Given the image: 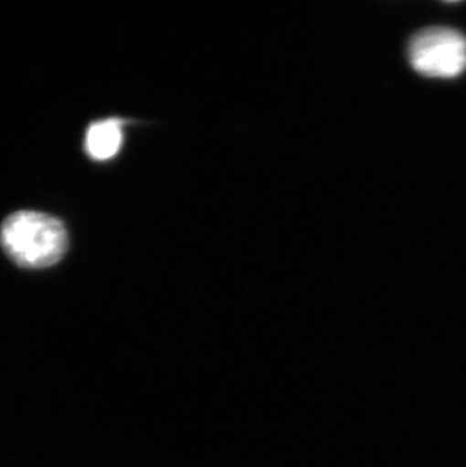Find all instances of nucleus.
I'll return each mask as SVG.
<instances>
[{
	"label": "nucleus",
	"mask_w": 466,
	"mask_h": 467,
	"mask_svg": "<svg viewBox=\"0 0 466 467\" xmlns=\"http://www.w3.org/2000/svg\"><path fill=\"white\" fill-rule=\"evenodd\" d=\"M4 252L23 268H46L66 254L69 238L61 221L41 212L9 215L0 229Z\"/></svg>",
	"instance_id": "nucleus-1"
},
{
	"label": "nucleus",
	"mask_w": 466,
	"mask_h": 467,
	"mask_svg": "<svg viewBox=\"0 0 466 467\" xmlns=\"http://www.w3.org/2000/svg\"><path fill=\"white\" fill-rule=\"evenodd\" d=\"M409 61L429 78H456L466 68V38L449 27L424 29L410 41Z\"/></svg>",
	"instance_id": "nucleus-2"
},
{
	"label": "nucleus",
	"mask_w": 466,
	"mask_h": 467,
	"mask_svg": "<svg viewBox=\"0 0 466 467\" xmlns=\"http://www.w3.org/2000/svg\"><path fill=\"white\" fill-rule=\"evenodd\" d=\"M123 142V128L120 119H103L91 124L87 130L85 149L96 161H108L119 153Z\"/></svg>",
	"instance_id": "nucleus-3"
}]
</instances>
